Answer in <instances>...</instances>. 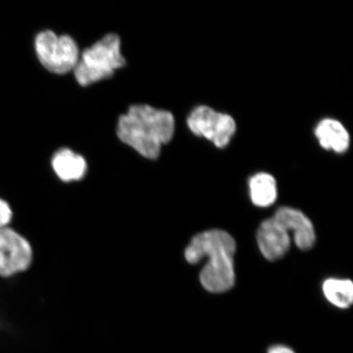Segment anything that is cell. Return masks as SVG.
Listing matches in <instances>:
<instances>
[{
    "mask_svg": "<svg viewBox=\"0 0 353 353\" xmlns=\"http://www.w3.org/2000/svg\"><path fill=\"white\" fill-rule=\"evenodd\" d=\"M260 251L268 260L283 257L290 248V233L274 218L265 220L257 232Z\"/></svg>",
    "mask_w": 353,
    "mask_h": 353,
    "instance_id": "7",
    "label": "cell"
},
{
    "mask_svg": "<svg viewBox=\"0 0 353 353\" xmlns=\"http://www.w3.org/2000/svg\"><path fill=\"white\" fill-rule=\"evenodd\" d=\"M268 353H294V352L288 347L276 345L269 348Z\"/></svg>",
    "mask_w": 353,
    "mask_h": 353,
    "instance_id": "14",
    "label": "cell"
},
{
    "mask_svg": "<svg viewBox=\"0 0 353 353\" xmlns=\"http://www.w3.org/2000/svg\"><path fill=\"white\" fill-rule=\"evenodd\" d=\"M52 166L57 176L65 183L81 180L87 172L85 158L68 148L61 149L54 154Z\"/></svg>",
    "mask_w": 353,
    "mask_h": 353,
    "instance_id": "10",
    "label": "cell"
},
{
    "mask_svg": "<svg viewBox=\"0 0 353 353\" xmlns=\"http://www.w3.org/2000/svg\"><path fill=\"white\" fill-rule=\"evenodd\" d=\"M34 48L44 68L57 74L74 70L81 55L72 37L66 34L57 35L52 30H43L37 34Z\"/></svg>",
    "mask_w": 353,
    "mask_h": 353,
    "instance_id": "4",
    "label": "cell"
},
{
    "mask_svg": "<svg viewBox=\"0 0 353 353\" xmlns=\"http://www.w3.org/2000/svg\"><path fill=\"white\" fill-rule=\"evenodd\" d=\"M121 39L117 34H108L83 50L73 72L77 81L85 87L112 77L125 65L121 54Z\"/></svg>",
    "mask_w": 353,
    "mask_h": 353,
    "instance_id": "3",
    "label": "cell"
},
{
    "mask_svg": "<svg viewBox=\"0 0 353 353\" xmlns=\"http://www.w3.org/2000/svg\"><path fill=\"white\" fill-rule=\"evenodd\" d=\"M287 232H292L295 244L300 250H310L316 242L314 227L301 211L282 207L273 216Z\"/></svg>",
    "mask_w": 353,
    "mask_h": 353,
    "instance_id": "8",
    "label": "cell"
},
{
    "mask_svg": "<svg viewBox=\"0 0 353 353\" xmlns=\"http://www.w3.org/2000/svg\"><path fill=\"white\" fill-rule=\"evenodd\" d=\"M13 213L8 203L0 197V228H6L12 222Z\"/></svg>",
    "mask_w": 353,
    "mask_h": 353,
    "instance_id": "13",
    "label": "cell"
},
{
    "mask_svg": "<svg viewBox=\"0 0 353 353\" xmlns=\"http://www.w3.org/2000/svg\"><path fill=\"white\" fill-rule=\"evenodd\" d=\"M188 125L194 134L211 141L219 148L227 147L236 130L231 116L207 105H199L192 110L188 118Z\"/></svg>",
    "mask_w": 353,
    "mask_h": 353,
    "instance_id": "5",
    "label": "cell"
},
{
    "mask_svg": "<svg viewBox=\"0 0 353 353\" xmlns=\"http://www.w3.org/2000/svg\"><path fill=\"white\" fill-rule=\"evenodd\" d=\"M326 299L335 307L346 309L353 302V285L350 280L335 279L326 280L322 286Z\"/></svg>",
    "mask_w": 353,
    "mask_h": 353,
    "instance_id": "12",
    "label": "cell"
},
{
    "mask_svg": "<svg viewBox=\"0 0 353 353\" xmlns=\"http://www.w3.org/2000/svg\"><path fill=\"white\" fill-rule=\"evenodd\" d=\"M315 135L322 148L327 151L343 153L350 145V136L342 123L334 119H324L315 130Z\"/></svg>",
    "mask_w": 353,
    "mask_h": 353,
    "instance_id": "9",
    "label": "cell"
},
{
    "mask_svg": "<svg viewBox=\"0 0 353 353\" xmlns=\"http://www.w3.org/2000/svg\"><path fill=\"white\" fill-rule=\"evenodd\" d=\"M174 130L173 114L144 104L131 105L117 125L119 139L150 160L160 156L162 145L173 139Z\"/></svg>",
    "mask_w": 353,
    "mask_h": 353,
    "instance_id": "2",
    "label": "cell"
},
{
    "mask_svg": "<svg viewBox=\"0 0 353 353\" xmlns=\"http://www.w3.org/2000/svg\"><path fill=\"white\" fill-rule=\"evenodd\" d=\"M236 244L227 232L214 229L198 234L185 250V259L196 264L208 259L201 274V283L211 293H223L235 284L234 255Z\"/></svg>",
    "mask_w": 353,
    "mask_h": 353,
    "instance_id": "1",
    "label": "cell"
},
{
    "mask_svg": "<svg viewBox=\"0 0 353 353\" xmlns=\"http://www.w3.org/2000/svg\"><path fill=\"white\" fill-rule=\"evenodd\" d=\"M250 192L253 204L261 208H266L276 200V180L272 175L266 173L256 174L250 180Z\"/></svg>",
    "mask_w": 353,
    "mask_h": 353,
    "instance_id": "11",
    "label": "cell"
},
{
    "mask_svg": "<svg viewBox=\"0 0 353 353\" xmlns=\"http://www.w3.org/2000/svg\"><path fill=\"white\" fill-rule=\"evenodd\" d=\"M32 259V247L24 236L10 228H0V276L28 270Z\"/></svg>",
    "mask_w": 353,
    "mask_h": 353,
    "instance_id": "6",
    "label": "cell"
}]
</instances>
